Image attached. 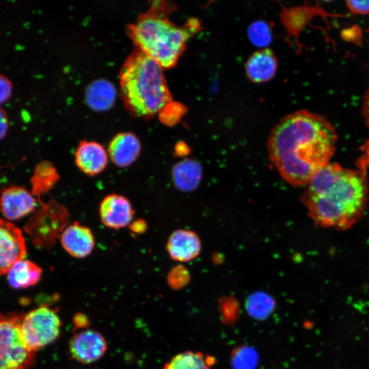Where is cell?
<instances>
[{
  "mask_svg": "<svg viewBox=\"0 0 369 369\" xmlns=\"http://www.w3.org/2000/svg\"><path fill=\"white\" fill-rule=\"evenodd\" d=\"M248 36L250 41L259 47L266 46L272 39L269 25L262 20H258L251 24L248 29Z\"/></svg>",
  "mask_w": 369,
  "mask_h": 369,
  "instance_id": "cell-22",
  "label": "cell"
},
{
  "mask_svg": "<svg viewBox=\"0 0 369 369\" xmlns=\"http://www.w3.org/2000/svg\"><path fill=\"white\" fill-rule=\"evenodd\" d=\"M108 155L102 145L96 141H80L74 152V161L85 174L92 176L101 173L107 165Z\"/></svg>",
  "mask_w": 369,
  "mask_h": 369,
  "instance_id": "cell-13",
  "label": "cell"
},
{
  "mask_svg": "<svg viewBox=\"0 0 369 369\" xmlns=\"http://www.w3.org/2000/svg\"><path fill=\"white\" fill-rule=\"evenodd\" d=\"M154 1L137 20L129 24L127 33L135 48L152 57L163 68L175 66L183 52L189 31L172 23L166 6Z\"/></svg>",
  "mask_w": 369,
  "mask_h": 369,
  "instance_id": "cell-4",
  "label": "cell"
},
{
  "mask_svg": "<svg viewBox=\"0 0 369 369\" xmlns=\"http://www.w3.org/2000/svg\"><path fill=\"white\" fill-rule=\"evenodd\" d=\"M303 202L316 224L350 228L362 217L368 202V182L363 170L328 163L309 182Z\"/></svg>",
  "mask_w": 369,
  "mask_h": 369,
  "instance_id": "cell-2",
  "label": "cell"
},
{
  "mask_svg": "<svg viewBox=\"0 0 369 369\" xmlns=\"http://www.w3.org/2000/svg\"><path fill=\"white\" fill-rule=\"evenodd\" d=\"M9 128V120L6 112L0 107V141L7 135Z\"/></svg>",
  "mask_w": 369,
  "mask_h": 369,
  "instance_id": "cell-26",
  "label": "cell"
},
{
  "mask_svg": "<svg viewBox=\"0 0 369 369\" xmlns=\"http://www.w3.org/2000/svg\"><path fill=\"white\" fill-rule=\"evenodd\" d=\"M22 313H0V369H27L33 365L36 352L21 333Z\"/></svg>",
  "mask_w": 369,
  "mask_h": 369,
  "instance_id": "cell-5",
  "label": "cell"
},
{
  "mask_svg": "<svg viewBox=\"0 0 369 369\" xmlns=\"http://www.w3.org/2000/svg\"><path fill=\"white\" fill-rule=\"evenodd\" d=\"M162 369H210V365L202 353L184 351L174 356Z\"/></svg>",
  "mask_w": 369,
  "mask_h": 369,
  "instance_id": "cell-21",
  "label": "cell"
},
{
  "mask_svg": "<svg viewBox=\"0 0 369 369\" xmlns=\"http://www.w3.org/2000/svg\"><path fill=\"white\" fill-rule=\"evenodd\" d=\"M116 97L114 85L105 79H98L90 83L85 90V101L95 111L109 109Z\"/></svg>",
  "mask_w": 369,
  "mask_h": 369,
  "instance_id": "cell-18",
  "label": "cell"
},
{
  "mask_svg": "<svg viewBox=\"0 0 369 369\" xmlns=\"http://www.w3.org/2000/svg\"><path fill=\"white\" fill-rule=\"evenodd\" d=\"M36 205L34 196L22 187H8L0 196V210L8 220L21 219L33 212Z\"/></svg>",
  "mask_w": 369,
  "mask_h": 369,
  "instance_id": "cell-11",
  "label": "cell"
},
{
  "mask_svg": "<svg viewBox=\"0 0 369 369\" xmlns=\"http://www.w3.org/2000/svg\"><path fill=\"white\" fill-rule=\"evenodd\" d=\"M346 3L349 10L354 13L369 14V1H347Z\"/></svg>",
  "mask_w": 369,
  "mask_h": 369,
  "instance_id": "cell-24",
  "label": "cell"
},
{
  "mask_svg": "<svg viewBox=\"0 0 369 369\" xmlns=\"http://www.w3.org/2000/svg\"><path fill=\"white\" fill-rule=\"evenodd\" d=\"M107 345L105 338L92 329L82 330L74 334L69 342V352L76 361L91 364L105 353Z\"/></svg>",
  "mask_w": 369,
  "mask_h": 369,
  "instance_id": "cell-9",
  "label": "cell"
},
{
  "mask_svg": "<svg viewBox=\"0 0 369 369\" xmlns=\"http://www.w3.org/2000/svg\"><path fill=\"white\" fill-rule=\"evenodd\" d=\"M12 83L5 76L0 74V105L8 101L12 94Z\"/></svg>",
  "mask_w": 369,
  "mask_h": 369,
  "instance_id": "cell-23",
  "label": "cell"
},
{
  "mask_svg": "<svg viewBox=\"0 0 369 369\" xmlns=\"http://www.w3.org/2000/svg\"><path fill=\"white\" fill-rule=\"evenodd\" d=\"M26 255V243L21 230L11 222L0 219V275L7 274Z\"/></svg>",
  "mask_w": 369,
  "mask_h": 369,
  "instance_id": "cell-8",
  "label": "cell"
},
{
  "mask_svg": "<svg viewBox=\"0 0 369 369\" xmlns=\"http://www.w3.org/2000/svg\"><path fill=\"white\" fill-rule=\"evenodd\" d=\"M74 325L78 327H86L88 325L87 317L83 314H78L74 318Z\"/></svg>",
  "mask_w": 369,
  "mask_h": 369,
  "instance_id": "cell-28",
  "label": "cell"
},
{
  "mask_svg": "<svg viewBox=\"0 0 369 369\" xmlns=\"http://www.w3.org/2000/svg\"><path fill=\"white\" fill-rule=\"evenodd\" d=\"M41 206L24 227L32 243L39 249H49L68 226L67 208L51 199L46 203L38 200Z\"/></svg>",
  "mask_w": 369,
  "mask_h": 369,
  "instance_id": "cell-6",
  "label": "cell"
},
{
  "mask_svg": "<svg viewBox=\"0 0 369 369\" xmlns=\"http://www.w3.org/2000/svg\"><path fill=\"white\" fill-rule=\"evenodd\" d=\"M59 180V174L53 163L47 161L40 162L30 179L32 195L40 200L41 195L49 191Z\"/></svg>",
  "mask_w": 369,
  "mask_h": 369,
  "instance_id": "cell-20",
  "label": "cell"
},
{
  "mask_svg": "<svg viewBox=\"0 0 369 369\" xmlns=\"http://www.w3.org/2000/svg\"><path fill=\"white\" fill-rule=\"evenodd\" d=\"M99 215L105 226L118 230L131 223L134 210L126 197L113 193L105 196L100 202Z\"/></svg>",
  "mask_w": 369,
  "mask_h": 369,
  "instance_id": "cell-10",
  "label": "cell"
},
{
  "mask_svg": "<svg viewBox=\"0 0 369 369\" xmlns=\"http://www.w3.org/2000/svg\"><path fill=\"white\" fill-rule=\"evenodd\" d=\"M277 61L269 49L255 52L247 62L245 70L249 79L255 83L271 80L275 74Z\"/></svg>",
  "mask_w": 369,
  "mask_h": 369,
  "instance_id": "cell-16",
  "label": "cell"
},
{
  "mask_svg": "<svg viewBox=\"0 0 369 369\" xmlns=\"http://www.w3.org/2000/svg\"><path fill=\"white\" fill-rule=\"evenodd\" d=\"M141 143L132 133L124 132L115 135L108 146V154L117 166L125 167L133 164L139 156Z\"/></svg>",
  "mask_w": 369,
  "mask_h": 369,
  "instance_id": "cell-14",
  "label": "cell"
},
{
  "mask_svg": "<svg viewBox=\"0 0 369 369\" xmlns=\"http://www.w3.org/2000/svg\"><path fill=\"white\" fill-rule=\"evenodd\" d=\"M42 269L31 260L23 259L15 263L7 273L11 287L23 289L36 285L41 279Z\"/></svg>",
  "mask_w": 369,
  "mask_h": 369,
  "instance_id": "cell-19",
  "label": "cell"
},
{
  "mask_svg": "<svg viewBox=\"0 0 369 369\" xmlns=\"http://www.w3.org/2000/svg\"><path fill=\"white\" fill-rule=\"evenodd\" d=\"M167 250L172 259L179 262H188L200 254L201 242L194 232L177 230L169 237Z\"/></svg>",
  "mask_w": 369,
  "mask_h": 369,
  "instance_id": "cell-15",
  "label": "cell"
},
{
  "mask_svg": "<svg viewBox=\"0 0 369 369\" xmlns=\"http://www.w3.org/2000/svg\"><path fill=\"white\" fill-rule=\"evenodd\" d=\"M362 113L366 124L369 128V87L364 97Z\"/></svg>",
  "mask_w": 369,
  "mask_h": 369,
  "instance_id": "cell-27",
  "label": "cell"
},
{
  "mask_svg": "<svg viewBox=\"0 0 369 369\" xmlns=\"http://www.w3.org/2000/svg\"><path fill=\"white\" fill-rule=\"evenodd\" d=\"M172 176L178 189L191 191L200 184L202 169L198 162L192 159H184L173 166Z\"/></svg>",
  "mask_w": 369,
  "mask_h": 369,
  "instance_id": "cell-17",
  "label": "cell"
},
{
  "mask_svg": "<svg viewBox=\"0 0 369 369\" xmlns=\"http://www.w3.org/2000/svg\"><path fill=\"white\" fill-rule=\"evenodd\" d=\"M129 230L134 235H140L144 234L147 230V223L142 219H137L132 221L128 225Z\"/></svg>",
  "mask_w": 369,
  "mask_h": 369,
  "instance_id": "cell-25",
  "label": "cell"
},
{
  "mask_svg": "<svg viewBox=\"0 0 369 369\" xmlns=\"http://www.w3.org/2000/svg\"><path fill=\"white\" fill-rule=\"evenodd\" d=\"M120 86L125 107L137 118H150L172 100L163 68L137 48L122 66Z\"/></svg>",
  "mask_w": 369,
  "mask_h": 369,
  "instance_id": "cell-3",
  "label": "cell"
},
{
  "mask_svg": "<svg viewBox=\"0 0 369 369\" xmlns=\"http://www.w3.org/2000/svg\"><path fill=\"white\" fill-rule=\"evenodd\" d=\"M59 238L64 250L74 258H81L89 256L95 246V239L91 230L78 222L68 225Z\"/></svg>",
  "mask_w": 369,
  "mask_h": 369,
  "instance_id": "cell-12",
  "label": "cell"
},
{
  "mask_svg": "<svg viewBox=\"0 0 369 369\" xmlns=\"http://www.w3.org/2000/svg\"><path fill=\"white\" fill-rule=\"evenodd\" d=\"M20 327L27 345L36 352L57 339L61 332L62 321L52 308L40 305L23 314Z\"/></svg>",
  "mask_w": 369,
  "mask_h": 369,
  "instance_id": "cell-7",
  "label": "cell"
},
{
  "mask_svg": "<svg viewBox=\"0 0 369 369\" xmlns=\"http://www.w3.org/2000/svg\"><path fill=\"white\" fill-rule=\"evenodd\" d=\"M338 135L323 116L300 110L285 116L271 131L268 150L277 169L293 186L308 184L329 163Z\"/></svg>",
  "mask_w": 369,
  "mask_h": 369,
  "instance_id": "cell-1",
  "label": "cell"
}]
</instances>
